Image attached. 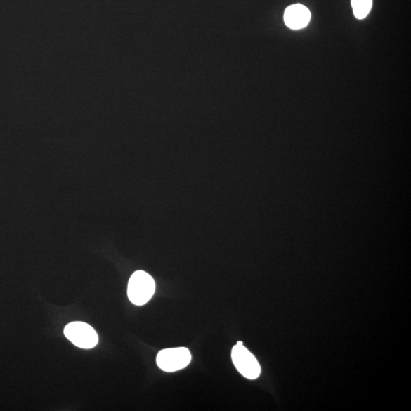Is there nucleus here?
Returning <instances> with one entry per match:
<instances>
[{
	"label": "nucleus",
	"mask_w": 411,
	"mask_h": 411,
	"mask_svg": "<svg viewBox=\"0 0 411 411\" xmlns=\"http://www.w3.org/2000/svg\"><path fill=\"white\" fill-rule=\"evenodd\" d=\"M155 282L149 273L136 271L128 282L127 296L136 306H143L148 303L155 294Z\"/></svg>",
	"instance_id": "obj_1"
},
{
	"label": "nucleus",
	"mask_w": 411,
	"mask_h": 411,
	"mask_svg": "<svg viewBox=\"0 0 411 411\" xmlns=\"http://www.w3.org/2000/svg\"><path fill=\"white\" fill-rule=\"evenodd\" d=\"M63 333L70 342L79 348L91 349L98 342L95 329L85 322H71L64 328Z\"/></svg>",
	"instance_id": "obj_2"
},
{
	"label": "nucleus",
	"mask_w": 411,
	"mask_h": 411,
	"mask_svg": "<svg viewBox=\"0 0 411 411\" xmlns=\"http://www.w3.org/2000/svg\"><path fill=\"white\" fill-rule=\"evenodd\" d=\"M190 361L191 354L186 347L164 349L157 356L158 367L167 372H174L185 369Z\"/></svg>",
	"instance_id": "obj_3"
},
{
	"label": "nucleus",
	"mask_w": 411,
	"mask_h": 411,
	"mask_svg": "<svg viewBox=\"0 0 411 411\" xmlns=\"http://www.w3.org/2000/svg\"><path fill=\"white\" fill-rule=\"evenodd\" d=\"M232 360L237 370L244 377L253 380L260 376L261 370L259 363L243 344H236L233 346Z\"/></svg>",
	"instance_id": "obj_4"
},
{
	"label": "nucleus",
	"mask_w": 411,
	"mask_h": 411,
	"mask_svg": "<svg viewBox=\"0 0 411 411\" xmlns=\"http://www.w3.org/2000/svg\"><path fill=\"white\" fill-rule=\"evenodd\" d=\"M311 20L309 9L301 4H294L286 8L285 22L286 25L292 30L304 29Z\"/></svg>",
	"instance_id": "obj_5"
},
{
	"label": "nucleus",
	"mask_w": 411,
	"mask_h": 411,
	"mask_svg": "<svg viewBox=\"0 0 411 411\" xmlns=\"http://www.w3.org/2000/svg\"><path fill=\"white\" fill-rule=\"evenodd\" d=\"M351 5L355 17L363 20L371 11L372 0H351Z\"/></svg>",
	"instance_id": "obj_6"
},
{
	"label": "nucleus",
	"mask_w": 411,
	"mask_h": 411,
	"mask_svg": "<svg viewBox=\"0 0 411 411\" xmlns=\"http://www.w3.org/2000/svg\"><path fill=\"white\" fill-rule=\"evenodd\" d=\"M237 344H243V342H242V341H237Z\"/></svg>",
	"instance_id": "obj_7"
}]
</instances>
